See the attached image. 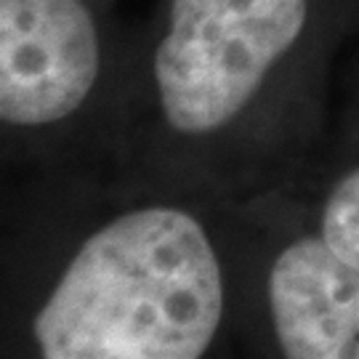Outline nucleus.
Returning <instances> with one entry per match:
<instances>
[{"instance_id": "nucleus-4", "label": "nucleus", "mask_w": 359, "mask_h": 359, "mask_svg": "<svg viewBox=\"0 0 359 359\" xmlns=\"http://www.w3.org/2000/svg\"><path fill=\"white\" fill-rule=\"evenodd\" d=\"M269 309L285 359H359V269L322 234L274 258Z\"/></svg>"}, {"instance_id": "nucleus-2", "label": "nucleus", "mask_w": 359, "mask_h": 359, "mask_svg": "<svg viewBox=\"0 0 359 359\" xmlns=\"http://www.w3.org/2000/svg\"><path fill=\"white\" fill-rule=\"evenodd\" d=\"M311 0H170L154 48L157 102L170 128H226L304 38Z\"/></svg>"}, {"instance_id": "nucleus-1", "label": "nucleus", "mask_w": 359, "mask_h": 359, "mask_svg": "<svg viewBox=\"0 0 359 359\" xmlns=\"http://www.w3.org/2000/svg\"><path fill=\"white\" fill-rule=\"evenodd\" d=\"M224 314V274L203 224L136 208L80 245L32 322L43 359H200Z\"/></svg>"}, {"instance_id": "nucleus-5", "label": "nucleus", "mask_w": 359, "mask_h": 359, "mask_svg": "<svg viewBox=\"0 0 359 359\" xmlns=\"http://www.w3.org/2000/svg\"><path fill=\"white\" fill-rule=\"evenodd\" d=\"M322 240L359 269V168L335 184L322 210Z\"/></svg>"}, {"instance_id": "nucleus-3", "label": "nucleus", "mask_w": 359, "mask_h": 359, "mask_svg": "<svg viewBox=\"0 0 359 359\" xmlns=\"http://www.w3.org/2000/svg\"><path fill=\"white\" fill-rule=\"evenodd\" d=\"M102 72L96 16L83 0H0V117L43 128L77 112Z\"/></svg>"}]
</instances>
